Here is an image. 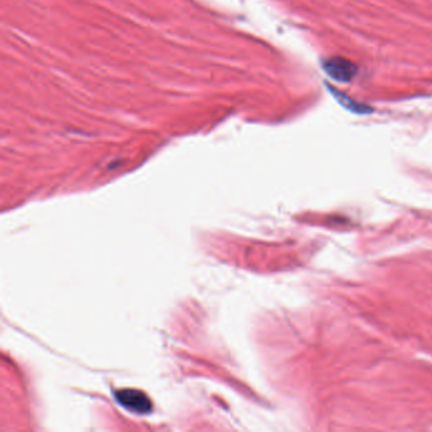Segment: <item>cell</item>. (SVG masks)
Segmentation results:
<instances>
[{"label":"cell","instance_id":"obj_1","mask_svg":"<svg viewBox=\"0 0 432 432\" xmlns=\"http://www.w3.org/2000/svg\"><path fill=\"white\" fill-rule=\"evenodd\" d=\"M116 399L122 407L138 415L149 413L150 411L152 410V403L150 401L147 395L137 389L126 388V389L117 390Z\"/></svg>","mask_w":432,"mask_h":432},{"label":"cell","instance_id":"obj_2","mask_svg":"<svg viewBox=\"0 0 432 432\" xmlns=\"http://www.w3.org/2000/svg\"><path fill=\"white\" fill-rule=\"evenodd\" d=\"M325 69L330 76H332L334 79L340 82H349L352 79V76L357 74L355 66L349 61H345L343 59L327 61Z\"/></svg>","mask_w":432,"mask_h":432}]
</instances>
